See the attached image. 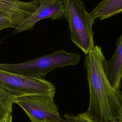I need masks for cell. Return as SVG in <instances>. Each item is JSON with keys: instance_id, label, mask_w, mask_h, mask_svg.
Segmentation results:
<instances>
[{"instance_id": "6da1fadb", "label": "cell", "mask_w": 122, "mask_h": 122, "mask_svg": "<svg viewBox=\"0 0 122 122\" xmlns=\"http://www.w3.org/2000/svg\"><path fill=\"white\" fill-rule=\"evenodd\" d=\"M106 61L98 45L85 54L84 65L90 91L86 113L97 122H112L122 115V93L111 85L105 72Z\"/></svg>"}, {"instance_id": "7a4b0ae2", "label": "cell", "mask_w": 122, "mask_h": 122, "mask_svg": "<svg viewBox=\"0 0 122 122\" xmlns=\"http://www.w3.org/2000/svg\"><path fill=\"white\" fill-rule=\"evenodd\" d=\"M81 58L80 54L61 50L22 63H1L0 69L29 77L44 78L56 68L77 64Z\"/></svg>"}, {"instance_id": "3957f363", "label": "cell", "mask_w": 122, "mask_h": 122, "mask_svg": "<svg viewBox=\"0 0 122 122\" xmlns=\"http://www.w3.org/2000/svg\"><path fill=\"white\" fill-rule=\"evenodd\" d=\"M72 41L85 54L95 46L92 26L94 20L81 0H63Z\"/></svg>"}, {"instance_id": "277c9868", "label": "cell", "mask_w": 122, "mask_h": 122, "mask_svg": "<svg viewBox=\"0 0 122 122\" xmlns=\"http://www.w3.org/2000/svg\"><path fill=\"white\" fill-rule=\"evenodd\" d=\"M56 89L18 97L14 101L25 112L31 122H67L54 101Z\"/></svg>"}, {"instance_id": "5b68a950", "label": "cell", "mask_w": 122, "mask_h": 122, "mask_svg": "<svg viewBox=\"0 0 122 122\" xmlns=\"http://www.w3.org/2000/svg\"><path fill=\"white\" fill-rule=\"evenodd\" d=\"M0 87L17 97L56 89L51 82L44 78L29 77L0 69Z\"/></svg>"}, {"instance_id": "8992f818", "label": "cell", "mask_w": 122, "mask_h": 122, "mask_svg": "<svg viewBox=\"0 0 122 122\" xmlns=\"http://www.w3.org/2000/svg\"><path fill=\"white\" fill-rule=\"evenodd\" d=\"M37 10L18 26L12 32L17 34L32 30L38 21L47 18L52 20L65 18V8L63 0H35Z\"/></svg>"}, {"instance_id": "52a82bcc", "label": "cell", "mask_w": 122, "mask_h": 122, "mask_svg": "<svg viewBox=\"0 0 122 122\" xmlns=\"http://www.w3.org/2000/svg\"><path fill=\"white\" fill-rule=\"evenodd\" d=\"M35 0L24 2L19 0H0V9L12 21L15 29L37 9Z\"/></svg>"}, {"instance_id": "ba28073f", "label": "cell", "mask_w": 122, "mask_h": 122, "mask_svg": "<svg viewBox=\"0 0 122 122\" xmlns=\"http://www.w3.org/2000/svg\"><path fill=\"white\" fill-rule=\"evenodd\" d=\"M116 45L112 57L106 61L104 69L111 85L115 90L120 91L122 78V34L117 39Z\"/></svg>"}, {"instance_id": "9c48e42d", "label": "cell", "mask_w": 122, "mask_h": 122, "mask_svg": "<svg viewBox=\"0 0 122 122\" xmlns=\"http://www.w3.org/2000/svg\"><path fill=\"white\" fill-rule=\"evenodd\" d=\"M122 12V0H102L90 12L92 19L109 18Z\"/></svg>"}, {"instance_id": "30bf717a", "label": "cell", "mask_w": 122, "mask_h": 122, "mask_svg": "<svg viewBox=\"0 0 122 122\" xmlns=\"http://www.w3.org/2000/svg\"><path fill=\"white\" fill-rule=\"evenodd\" d=\"M17 96L0 87V118L11 114Z\"/></svg>"}, {"instance_id": "8fae6325", "label": "cell", "mask_w": 122, "mask_h": 122, "mask_svg": "<svg viewBox=\"0 0 122 122\" xmlns=\"http://www.w3.org/2000/svg\"><path fill=\"white\" fill-rule=\"evenodd\" d=\"M63 117L67 122H97L91 118L86 112L76 115L65 114Z\"/></svg>"}, {"instance_id": "7c38bea8", "label": "cell", "mask_w": 122, "mask_h": 122, "mask_svg": "<svg viewBox=\"0 0 122 122\" xmlns=\"http://www.w3.org/2000/svg\"><path fill=\"white\" fill-rule=\"evenodd\" d=\"M8 28L15 29L12 21L6 15L0 14V30Z\"/></svg>"}, {"instance_id": "4fadbf2b", "label": "cell", "mask_w": 122, "mask_h": 122, "mask_svg": "<svg viewBox=\"0 0 122 122\" xmlns=\"http://www.w3.org/2000/svg\"><path fill=\"white\" fill-rule=\"evenodd\" d=\"M0 122H12V115H7L0 118Z\"/></svg>"}, {"instance_id": "5bb4252c", "label": "cell", "mask_w": 122, "mask_h": 122, "mask_svg": "<svg viewBox=\"0 0 122 122\" xmlns=\"http://www.w3.org/2000/svg\"><path fill=\"white\" fill-rule=\"evenodd\" d=\"M112 122H122V115L115 118Z\"/></svg>"}, {"instance_id": "9a60e30c", "label": "cell", "mask_w": 122, "mask_h": 122, "mask_svg": "<svg viewBox=\"0 0 122 122\" xmlns=\"http://www.w3.org/2000/svg\"><path fill=\"white\" fill-rule=\"evenodd\" d=\"M4 14V13L2 12V11L0 9V14Z\"/></svg>"}, {"instance_id": "2e32d148", "label": "cell", "mask_w": 122, "mask_h": 122, "mask_svg": "<svg viewBox=\"0 0 122 122\" xmlns=\"http://www.w3.org/2000/svg\"></svg>"}]
</instances>
